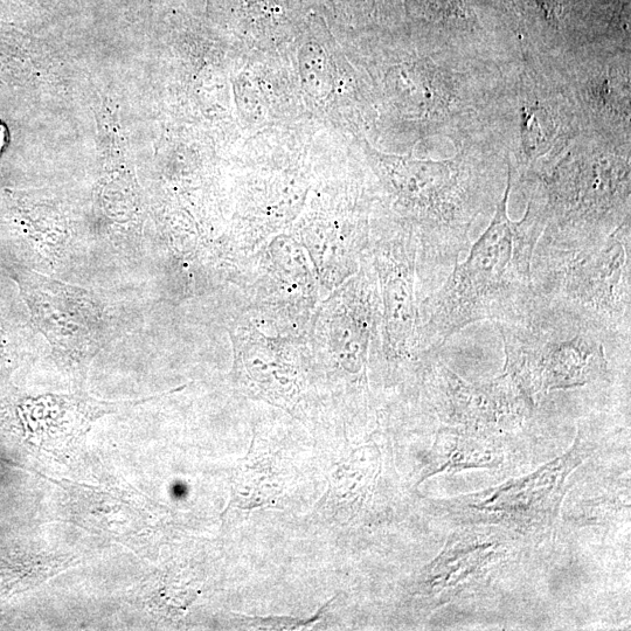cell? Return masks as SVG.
<instances>
[{"instance_id": "ba28073f", "label": "cell", "mask_w": 631, "mask_h": 631, "mask_svg": "<svg viewBox=\"0 0 631 631\" xmlns=\"http://www.w3.org/2000/svg\"><path fill=\"white\" fill-rule=\"evenodd\" d=\"M8 136V128H6L4 123L0 122V155H2L6 142H8Z\"/></svg>"}, {"instance_id": "52a82bcc", "label": "cell", "mask_w": 631, "mask_h": 631, "mask_svg": "<svg viewBox=\"0 0 631 631\" xmlns=\"http://www.w3.org/2000/svg\"><path fill=\"white\" fill-rule=\"evenodd\" d=\"M233 485V504L241 509L276 504L281 494L272 459L254 450L240 464Z\"/></svg>"}, {"instance_id": "8992f818", "label": "cell", "mask_w": 631, "mask_h": 631, "mask_svg": "<svg viewBox=\"0 0 631 631\" xmlns=\"http://www.w3.org/2000/svg\"><path fill=\"white\" fill-rule=\"evenodd\" d=\"M234 372L249 397L290 408L300 397L311 353L304 336H268L251 320L231 334Z\"/></svg>"}, {"instance_id": "5b68a950", "label": "cell", "mask_w": 631, "mask_h": 631, "mask_svg": "<svg viewBox=\"0 0 631 631\" xmlns=\"http://www.w3.org/2000/svg\"><path fill=\"white\" fill-rule=\"evenodd\" d=\"M249 260L254 318L272 324L275 335H307L322 296L314 263L301 241L295 235H277Z\"/></svg>"}, {"instance_id": "6da1fadb", "label": "cell", "mask_w": 631, "mask_h": 631, "mask_svg": "<svg viewBox=\"0 0 631 631\" xmlns=\"http://www.w3.org/2000/svg\"><path fill=\"white\" fill-rule=\"evenodd\" d=\"M512 170L494 217L466 261L457 262L438 289L419 303L421 352L438 351L468 325L522 322L535 300L532 260L546 226L542 199L532 197L525 216L512 221Z\"/></svg>"}, {"instance_id": "7a4b0ae2", "label": "cell", "mask_w": 631, "mask_h": 631, "mask_svg": "<svg viewBox=\"0 0 631 631\" xmlns=\"http://www.w3.org/2000/svg\"><path fill=\"white\" fill-rule=\"evenodd\" d=\"M532 281L533 303L631 339L630 221L601 244L579 252L536 248Z\"/></svg>"}, {"instance_id": "277c9868", "label": "cell", "mask_w": 631, "mask_h": 631, "mask_svg": "<svg viewBox=\"0 0 631 631\" xmlns=\"http://www.w3.org/2000/svg\"><path fill=\"white\" fill-rule=\"evenodd\" d=\"M367 252L378 279L385 370L413 371L420 356L415 234L404 224L370 234Z\"/></svg>"}, {"instance_id": "3957f363", "label": "cell", "mask_w": 631, "mask_h": 631, "mask_svg": "<svg viewBox=\"0 0 631 631\" xmlns=\"http://www.w3.org/2000/svg\"><path fill=\"white\" fill-rule=\"evenodd\" d=\"M307 341L311 356L352 380L365 383L372 363L385 369L380 293L369 252L358 272L317 305Z\"/></svg>"}]
</instances>
